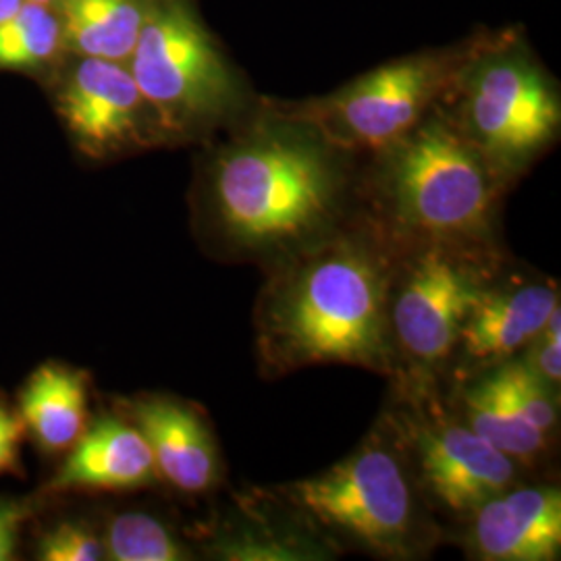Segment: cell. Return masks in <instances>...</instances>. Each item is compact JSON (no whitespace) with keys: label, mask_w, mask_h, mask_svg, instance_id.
Masks as SVG:
<instances>
[{"label":"cell","mask_w":561,"mask_h":561,"mask_svg":"<svg viewBox=\"0 0 561 561\" xmlns=\"http://www.w3.org/2000/svg\"><path fill=\"white\" fill-rule=\"evenodd\" d=\"M393 238L340 229L275 266L256 310L262 368L317 364L396 370L389 294L400 250Z\"/></svg>","instance_id":"cell-1"},{"label":"cell","mask_w":561,"mask_h":561,"mask_svg":"<svg viewBox=\"0 0 561 561\" xmlns=\"http://www.w3.org/2000/svg\"><path fill=\"white\" fill-rule=\"evenodd\" d=\"M345 154L279 111L225 144L208 169L210 221L225 250L277 266L340 231Z\"/></svg>","instance_id":"cell-2"},{"label":"cell","mask_w":561,"mask_h":561,"mask_svg":"<svg viewBox=\"0 0 561 561\" xmlns=\"http://www.w3.org/2000/svg\"><path fill=\"white\" fill-rule=\"evenodd\" d=\"M375 187L387 233L486 254L503 181L439 106L377 152Z\"/></svg>","instance_id":"cell-3"},{"label":"cell","mask_w":561,"mask_h":561,"mask_svg":"<svg viewBox=\"0 0 561 561\" xmlns=\"http://www.w3.org/2000/svg\"><path fill=\"white\" fill-rule=\"evenodd\" d=\"M127 67L162 136L196 138L245 108V88L194 0H148Z\"/></svg>","instance_id":"cell-4"},{"label":"cell","mask_w":561,"mask_h":561,"mask_svg":"<svg viewBox=\"0 0 561 561\" xmlns=\"http://www.w3.org/2000/svg\"><path fill=\"white\" fill-rule=\"evenodd\" d=\"M461 134L505 183L537 161L560 134L556 81L518 36H486L451 92Z\"/></svg>","instance_id":"cell-5"},{"label":"cell","mask_w":561,"mask_h":561,"mask_svg":"<svg viewBox=\"0 0 561 561\" xmlns=\"http://www.w3.org/2000/svg\"><path fill=\"white\" fill-rule=\"evenodd\" d=\"M403 451L375 435L321 474L283 484L280 495L308 520L375 556H419L428 530Z\"/></svg>","instance_id":"cell-6"},{"label":"cell","mask_w":561,"mask_h":561,"mask_svg":"<svg viewBox=\"0 0 561 561\" xmlns=\"http://www.w3.org/2000/svg\"><path fill=\"white\" fill-rule=\"evenodd\" d=\"M479 44L393 60L329 96L280 106L279 113L312 125L345 152H379L447 99Z\"/></svg>","instance_id":"cell-7"},{"label":"cell","mask_w":561,"mask_h":561,"mask_svg":"<svg viewBox=\"0 0 561 561\" xmlns=\"http://www.w3.org/2000/svg\"><path fill=\"white\" fill-rule=\"evenodd\" d=\"M401 254L389 294L393 356L426 375L454 356L491 273L484 254L447 243H405Z\"/></svg>","instance_id":"cell-8"},{"label":"cell","mask_w":561,"mask_h":561,"mask_svg":"<svg viewBox=\"0 0 561 561\" xmlns=\"http://www.w3.org/2000/svg\"><path fill=\"white\" fill-rule=\"evenodd\" d=\"M401 435L424 491L458 516H472L482 503L510 489L520 470L466 422L410 421Z\"/></svg>","instance_id":"cell-9"},{"label":"cell","mask_w":561,"mask_h":561,"mask_svg":"<svg viewBox=\"0 0 561 561\" xmlns=\"http://www.w3.org/2000/svg\"><path fill=\"white\" fill-rule=\"evenodd\" d=\"M71 138L90 157L117 154L161 134L127 62L80 57L59 94Z\"/></svg>","instance_id":"cell-10"},{"label":"cell","mask_w":561,"mask_h":561,"mask_svg":"<svg viewBox=\"0 0 561 561\" xmlns=\"http://www.w3.org/2000/svg\"><path fill=\"white\" fill-rule=\"evenodd\" d=\"M470 549L486 561H553L561 551V491L505 489L472 514Z\"/></svg>","instance_id":"cell-11"},{"label":"cell","mask_w":561,"mask_h":561,"mask_svg":"<svg viewBox=\"0 0 561 561\" xmlns=\"http://www.w3.org/2000/svg\"><path fill=\"white\" fill-rule=\"evenodd\" d=\"M560 308V289L551 280L486 285L461 327L460 358L466 368H493L512 360Z\"/></svg>","instance_id":"cell-12"},{"label":"cell","mask_w":561,"mask_h":561,"mask_svg":"<svg viewBox=\"0 0 561 561\" xmlns=\"http://www.w3.org/2000/svg\"><path fill=\"white\" fill-rule=\"evenodd\" d=\"M127 414L150 445L162 481L190 495L208 493L221 482L219 445L192 405L148 396L129 401Z\"/></svg>","instance_id":"cell-13"},{"label":"cell","mask_w":561,"mask_h":561,"mask_svg":"<svg viewBox=\"0 0 561 561\" xmlns=\"http://www.w3.org/2000/svg\"><path fill=\"white\" fill-rule=\"evenodd\" d=\"M159 481L140 428L129 419L102 416L88 424L48 486L53 491H136Z\"/></svg>","instance_id":"cell-14"},{"label":"cell","mask_w":561,"mask_h":561,"mask_svg":"<svg viewBox=\"0 0 561 561\" xmlns=\"http://www.w3.org/2000/svg\"><path fill=\"white\" fill-rule=\"evenodd\" d=\"M88 377L78 368L48 362L20 393V419L44 454L69 451L85 433Z\"/></svg>","instance_id":"cell-15"},{"label":"cell","mask_w":561,"mask_h":561,"mask_svg":"<svg viewBox=\"0 0 561 561\" xmlns=\"http://www.w3.org/2000/svg\"><path fill=\"white\" fill-rule=\"evenodd\" d=\"M474 385H468L461 396L466 424L518 466H535L545 456L549 439L524 419L502 368L493 366Z\"/></svg>","instance_id":"cell-16"},{"label":"cell","mask_w":561,"mask_h":561,"mask_svg":"<svg viewBox=\"0 0 561 561\" xmlns=\"http://www.w3.org/2000/svg\"><path fill=\"white\" fill-rule=\"evenodd\" d=\"M65 44L80 57L127 62L140 38L148 0H59Z\"/></svg>","instance_id":"cell-17"},{"label":"cell","mask_w":561,"mask_h":561,"mask_svg":"<svg viewBox=\"0 0 561 561\" xmlns=\"http://www.w3.org/2000/svg\"><path fill=\"white\" fill-rule=\"evenodd\" d=\"M62 38L60 18L48 4L23 2L0 21V69H36L59 55Z\"/></svg>","instance_id":"cell-18"},{"label":"cell","mask_w":561,"mask_h":561,"mask_svg":"<svg viewBox=\"0 0 561 561\" xmlns=\"http://www.w3.org/2000/svg\"><path fill=\"white\" fill-rule=\"evenodd\" d=\"M104 558L113 561H183L190 551L159 518L144 512L113 516L102 537Z\"/></svg>","instance_id":"cell-19"},{"label":"cell","mask_w":561,"mask_h":561,"mask_svg":"<svg viewBox=\"0 0 561 561\" xmlns=\"http://www.w3.org/2000/svg\"><path fill=\"white\" fill-rule=\"evenodd\" d=\"M497 366L502 368L505 385L524 419L547 439H551L558 424V403L553 398V389L547 387L520 358H512Z\"/></svg>","instance_id":"cell-20"},{"label":"cell","mask_w":561,"mask_h":561,"mask_svg":"<svg viewBox=\"0 0 561 561\" xmlns=\"http://www.w3.org/2000/svg\"><path fill=\"white\" fill-rule=\"evenodd\" d=\"M42 561L104 560L102 539L85 522L65 520L46 530L36 547Z\"/></svg>","instance_id":"cell-21"},{"label":"cell","mask_w":561,"mask_h":561,"mask_svg":"<svg viewBox=\"0 0 561 561\" xmlns=\"http://www.w3.org/2000/svg\"><path fill=\"white\" fill-rule=\"evenodd\" d=\"M561 314L560 308L553 310L541 333L530 341L524 350L528 352L524 364L553 391L560 389L561 381Z\"/></svg>","instance_id":"cell-22"},{"label":"cell","mask_w":561,"mask_h":561,"mask_svg":"<svg viewBox=\"0 0 561 561\" xmlns=\"http://www.w3.org/2000/svg\"><path fill=\"white\" fill-rule=\"evenodd\" d=\"M32 500H0V561L15 558L23 524L32 516Z\"/></svg>","instance_id":"cell-23"},{"label":"cell","mask_w":561,"mask_h":561,"mask_svg":"<svg viewBox=\"0 0 561 561\" xmlns=\"http://www.w3.org/2000/svg\"><path fill=\"white\" fill-rule=\"evenodd\" d=\"M25 426L20 414L0 403V477L20 470L21 442Z\"/></svg>","instance_id":"cell-24"},{"label":"cell","mask_w":561,"mask_h":561,"mask_svg":"<svg viewBox=\"0 0 561 561\" xmlns=\"http://www.w3.org/2000/svg\"><path fill=\"white\" fill-rule=\"evenodd\" d=\"M25 0H0V21L11 18Z\"/></svg>","instance_id":"cell-25"},{"label":"cell","mask_w":561,"mask_h":561,"mask_svg":"<svg viewBox=\"0 0 561 561\" xmlns=\"http://www.w3.org/2000/svg\"><path fill=\"white\" fill-rule=\"evenodd\" d=\"M27 2H38V4H53V2H59V0H27Z\"/></svg>","instance_id":"cell-26"}]
</instances>
